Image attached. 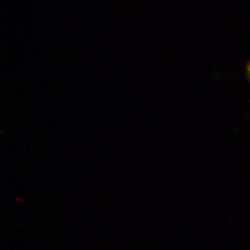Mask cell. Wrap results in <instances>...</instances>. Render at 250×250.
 Masks as SVG:
<instances>
[{
  "mask_svg": "<svg viewBox=\"0 0 250 250\" xmlns=\"http://www.w3.org/2000/svg\"><path fill=\"white\" fill-rule=\"evenodd\" d=\"M246 74L247 77H248V80L250 83V62H248V64H247Z\"/></svg>",
  "mask_w": 250,
  "mask_h": 250,
  "instance_id": "cell-1",
  "label": "cell"
}]
</instances>
